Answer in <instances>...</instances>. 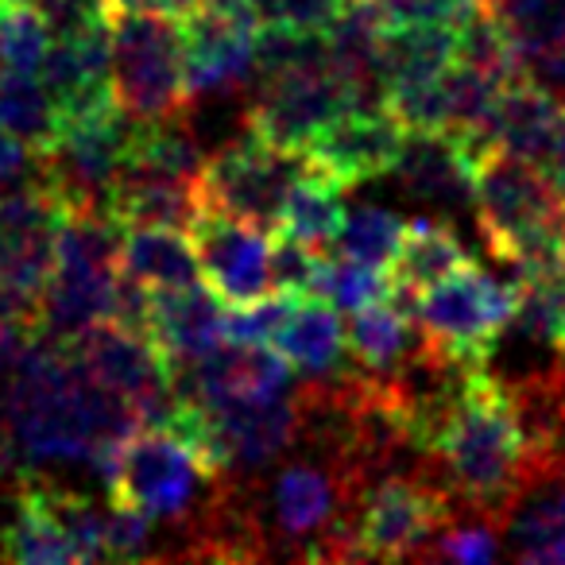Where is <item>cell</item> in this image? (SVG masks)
Returning a JSON list of instances; mask_svg holds the SVG:
<instances>
[{
    "label": "cell",
    "mask_w": 565,
    "mask_h": 565,
    "mask_svg": "<svg viewBox=\"0 0 565 565\" xmlns=\"http://www.w3.org/2000/svg\"><path fill=\"white\" fill-rule=\"evenodd\" d=\"M299 295H282L271 291L264 299L252 302H236V307L225 310V341H248V345H267L279 333L282 318L291 310V302Z\"/></svg>",
    "instance_id": "d6a6232c"
},
{
    "label": "cell",
    "mask_w": 565,
    "mask_h": 565,
    "mask_svg": "<svg viewBox=\"0 0 565 565\" xmlns=\"http://www.w3.org/2000/svg\"><path fill=\"white\" fill-rule=\"evenodd\" d=\"M102 480L113 503L174 531L202 519L225 488V472L171 426H136L117 441Z\"/></svg>",
    "instance_id": "3957f363"
},
{
    "label": "cell",
    "mask_w": 565,
    "mask_h": 565,
    "mask_svg": "<svg viewBox=\"0 0 565 565\" xmlns=\"http://www.w3.org/2000/svg\"><path fill=\"white\" fill-rule=\"evenodd\" d=\"M120 236L125 228L109 213H66L40 307V338L71 345L89 326L120 315Z\"/></svg>",
    "instance_id": "5b68a950"
},
{
    "label": "cell",
    "mask_w": 565,
    "mask_h": 565,
    "mask_svg": "<svg viewBox=\"0 0 565 565\" xmlns=\"http://www.w3.org/2000/svg\"><path fill=\"white\" fill-rule=\"evenodd\" d=\"M387 28L399 24H441L465 28L472 17L484 12V0H376Z\"/></svg>",
    "instance_id": "836d02e7"
},
{
    "label": "cell",
    "mask_w": 565,
    "mask_h": 565,
    "mask_svg": "<svg viewBox=\"0 0 565 565\" xmlns=\"http://www.w3.org/2000/svg\"><path fill=\"white\" fill-rule=\"evenodd\" d=\"M35 179H40V151L17 132L0 128V194L35 186Z\"/></svg>",
    "instance_id": "d590c367"
},
{
    "label": "cell",
    "mask_w": 565,
    "mask_h": 565,
    "mask_svg": "<svg viewBox=\"0 0 565 565\" xmlns=\"http://www.w3.org/2000/svg\"><path fill=\"white\" fill-rule=\"evenodd\" d=\"M546 171L554 174V182L565 190V105H562V128H557V143H554V156H550Z\"/></svg>",
    "instance_id": "f35d334b"
},
{
    "label": "cell",
    "mask_w": 565,
    "mask_h": 565,
    "mask_svg": "<svg viewBox=\"0 0 565 565\" xmlns=\"http://www.w3.org/2000/svg\"><path fill=\"white\" fill-rule=\"evenodd\" d=\"M403 228H407V221H403L395 210H384V205H361V210L345 213L341 233L333 244H338V252H345V256L387 267L395 259V252H399Z\"/></svg>",
    "instance_id": "4dcf8cb0"
},
{
    "label": "cell",
    "mask_w": 565,
    "mask_h": 565,
    "mask_svg": "<svg viewBox=\"0 0 565 565\" xmlns=\"http://www.w3.org/2000/svg\"><path fill=\"white\" fill-rule=\"evenodd\" d=\"M461 503L434 472H384L356 495L349 523V562H407L426 557L430 542Z\"/></svg>",
    "instance_id": "52a82bcc"
},
{
    "label": "cell",
    "mask_w": 565,
    "mask_h": 565,
    "mask_svg": "<svg viewBox=\"0 0 565 565\" xmlns=\"http://www.w3.org/2000/svg\"><path fill=\"white\" fill-rule=\"evenodd\" d=\"M140 120L105 105L86 117H71L58 125L51 148L40 151V179L63 213H105L117 179L132 159Z\"/></svg>",
    "instance_id": "ba28073f"
},
{
    "label": "cell",
    "mask_w": 565,
    "mask_h": 565,
    "mask_svg": "<svg viewBox=\"0 0 565 565\" xmlns=\"http://www.w3.org/2000/svg\"><path fill=\"white\" fill-rule=\"evenodd\" d=\"M557 128H562V105H557L554 89L523 71L495 102L492 120H488V140L492 148L546 167L554 156Z\"/></svg>",
    "instance_id": "44dd1931"
},
{
    "label": "cell",
    "mask_w": 565,
    "mask_h": 565,
    "mask_svg": "<svg viewBox=\"0 0 565 565\" xmlns=\"http://www.w3.org/2000/svg\"><path fill=\"white\" fill-rule=\"evenodd\" d=\"M531 66L542 74V82H546L550 89H565V24H562V32L531 58Z\"/></svg>",
    "instance_id": "8d00e7d4"
},
{
    "label": "cell",
    "mask_w": 565,
    "mask_h": 565,
    "mask_svg": "<svg viewBox=\"0 0 565 565\" xmlns=\"http://www.w3.org/2000/svg\"><path fill=\"white\" fill-rule=\"evenodd\" d=\"M318 299L333 302L338 315H353L361 307H372L380 299H392V275L387 267H376V264H364L356 256H326V267H322V279H318Z\"/></svg>",
    "instance_id": "f546056e"
},
{
    "label": "cell",
    "mask_w": 565,
    "mask_h": 565,
    "mask_svg": "<svg viewBox=\"0 0 565 565\" xmlns=\"http://www.w3.org/2000/svg\"><path fill=\"white\" fill-rule=\"evenodd\" d=\"M369 105L330 63L302 66L291 74L259 78L252 105L244 109V132L279 148L302 151L333 117L345 109Z\"/></svg>",
    "instance_id": "8fae6325"
},
{
    "label": "cell",
    "mask_w": 565,
    "mask_h": 565,
    "mask_svg": "<svg viewBox=\"0 0 565 565\" xmlns=\"http://www.w3.org/2000/svg\"><path fill=\"white\" fill-rule=\"evenodd\" d=\"M349 0H244L259 28H307V32H326Z\"/></svg>",
    "instance_id": "e575fe53"
},
{
    "label": "cell",
    "mask_w": 565,
    "mask_h": 565,
    "mask_svg": "<svg viewBox=\"0 0 565 565\" xmlns=\"http://www.w3.org/2000/svg\"><path fill=\"white\" fill-rule=\"evenodd\" d=\"M179 392L202 403H244V399H271L291 392V364L282 353L248 341H221L202 361L174 372Z\"/></svg>",
    "instance_id": "2e32d148"
},
{
    "label": "cell",
    "mask_w": 565,
    "mask_h": 565,
    "mask_svg": "<svg viewBox=\"0 0 565 565\" xmlns=\"http://www.w3.org/2000/svg\"><path fill=\"white\" fill-rule=\"evenodd\" d=\"M403 140H407V128L387 105H356V109L333 117L302 151L333 182L356 186V182L392 174L399 163Z\"/></svg>",
    "instance_id": "9a60e30c"
},
{
    "label": "cell",
    "mask_w": 565,
    "mask_h": 565,
    "mask_svg": "<svg viewBox=\"0 0 565 565\" xmlns=\"http://www.w3.org/2000/svg\"><path fill=\"white\" fill-rule=\"evenodd\" d=\"M519 310L515 330L531 345H542L565 361V256L519 267Z\"/></svg>",
    "instance_id": "4316f807"
},
{
    "label": "cell",
    "mask_w": 565,
    "mask_h": 565,
    "mask_svg": "<svg viewBox=\"0 0 565 565\" xmlns=\"http://www.w3.org/2000/svg\"><path fill=\"white\" fill-rule=\"evenodd\" d=\"M457 35H461V28L441 24L387 28L384 51H380V86H384V97L438 82L457 58Z\"/></svg>",
    "instance_id": "cb8c5ba5"
},
{
    "label": "cell",
    "mask_w": 565,
    "mask_h": 565,
    "mask_svg": "<svg viewBox=\"0 0 565 565\" xmlns=\"http://www.w3.org/2000/svg\"><path fill=\"white\" fill-rule=\"evenodd\" d=\"M120 271L143 291H174V287L202 282L194 241L182 228H125V236H120Z\"/></svg>",
    "instance_id": "d4e9b609"
},
{
    "label": "cell",
    "mask_w": 565,
    "mask_h": 565,
    "mask_svg": "<svg viewBox=\"0 0 565 565\" xmlns=\"http://www.w3.org/2000/svg\"><path fill=\"white\" fill-rule=\"evenodd\" d=\"M503 554V531L500 519L484 515V511H461L438 531L430 542L426 557L430 562H465V565H484Z\"/></svg>",
    "instance_id": "1f68e13d"
},
{
    "label": "cell",
    "mask_w": 565,
    "mask_h": 565,
    "mask_svg": "<svg viewBox=\"0 0 565 565\" xmlns=\"http://www.w3.org/2000/svg\"><path fill=\"white\" fill-rule=\"evenodd\" d=\"M472 213L488 252L515 271L565 256V190L531 159L488 151L477 163Z\"/></svg>",
    "instance_id": "277c9868"
},
{
    "label": "cell",
    "mask_w": 565,
    "mask_h": 565,
    "mask_svg": "<svg viewBox=\"0 0 565 565\" xmlns=\"http://www.w3.org/2000/svg\"><path fill=\"white\" fill-rule=\"evenodd\" d=\"M190 241H194L202 279L221 295V302L236 307V302L271 295V228L202 210L190 225Z\"/></svg>",
    "instance_id": "4fadbf2b"
},
{
    "label": "cell",
    "mask_w": 565,
    "mask_h": 565,
    "mask_svg": "<svg viewBox=\"0 0 565 565\" xmlns=\"http://www.w3.org/2000/svg\"><path fill=\"white\" fill-rule=\"evenodd\" d=\"M469 264H472L469 248H465L461 236H457L449 225L430 221V217L407 221L399 252H395V259L387 264V275H392V299L411 310V302H415L418 295L438 287L441 279H449V275L461 271V267H469Z\"/></svg>",
    "instance_id": "603a6c76"
},
{
    "label": "cell",
    "mask_w": 565,
    "mask_h": 565,
    "mask_svg": "<svg viewBox=\"0 0 565 565\" xmlns=\"http://www.w3.org/2000/svg\"><path fill=\"white\" fill-rule=\"evenodd\" d=\"M349 361L369 376H395L403 364L423 345V330L411 318L407 307L395 299H380L372 307L353 310V322L345 330Z\"/></svg>",
    "instance_id": "484cf974"
},
{
    "label": "cell",
    "mask_w": 565,
    "mask_h": 565,
    "mask_svg": "<svg viewBox=\"0 0 565 565\" xmlns=\"http://www.w3.org/2000/svg\"><path fill=\"white\" fill-rule=\"evenodd\" d=\"M403 190L438 210H472L477 159L449 132H407L395 163Z\"/></svg>",
    "instance_id": "d6986e66"
},
{
    "label": "cell",
    "mask_w": 565,
    "mask_h": 565,
    "mask_svg": "<svg viewBox=\"0 0 565 565\" xmlns=\"http://www.w3.org/2000/svg\"><path fill=\"white\" fill-rule=\"evenodd\" d=\"M484 12L503 28L523 66H531L565 24V0H484Z\"/></svg>",
    "instance_id": "f1b7e54d"
},
{
    "label": "cell",
    "mask_w": 565,
    "mask_h": 565,
    "mask_svg": "<svg viewBox=\"0 0 565 565\" xmlns=\"http://www.w3.org/2000/svg\"><path fill=\"white\" fill-rule=\"evenodd\" d=\"M503 554L526 565H565V454H534L500 515Z\"/></svg>",
    "instance_id": "5bb4252c"
},
{
    "label": "cell",
    "mask_w": 565,
    "mask_h": 565,
    "mask_svg": "<svg viewBox=\"0 0 565 565\" xmlns=\"http://www.w3.org/2000/svg\"><path fill=\"white\" fill-rule=\"evenodd\" d=\"M143 333L156 341V349L171 361L174 372L186 369L225 341L221 295L205 279L174 287V291H148Z\"/></svg>",
    "instance_id": "e0dca14e"
},
{
    "label": "cell",
    "mask_w": 565,
    "mask_h": 565,
    "mask_svg": "<svg viewBox=\"0 0 565 565\" xmlns=\"http://www.w3.org/2000/svg\"><path fill=\"white\" fill-rule=\"evenodd\" d=\"M341 182H333L326 171H318L315 163L299 174V182L291 186L287 202L279 213V228L287 236L315 244V248H330L341 233L345 221V202H341Z\"/></svg>",
    "instance_id": "83f0119b"
},
{
    "label": "cell",
    "mask_w": 565,
    "mask_h": 565,
    "mask_svg": "<svg viewBox=\"0 0 565 565\" xmlns=\"http://www.w3.org/2000/svg\"><path fill=\"white\" fill-rule=\"evenodd\" d=\"M109 82L117 109L140 125L182 120L190 105L186 66H182V28H174L167 12L113 9Z\"/></svg>",
    "instance_id": "8992f818"
},
{
    "label": "cell",
    "mask_w": 565,
    "mask_h": 565,
    "mask_svg": "<svg viewBox=\"0 0 565 565\" xmlns=\"http://www.w3.org/2000/svg\"><path fill=\"white\" fill-rule=\"evenodd\" d=\"M113 9H151V12H167V17H186L190 9H198L202 0H109Z\"/></svg>",
    "instance_id": "74e56055"
},
{
    "label": "cell",
    "mask_w": 565,
    "mask_h": 565,
    "mask_svg": "<svg viewBox=\"0 0 565 565\" xmlns=\"http://www.w3.org/2000/svg\"><path fill=\"white\" fill-rule=\"evenodd\" d=\"M515 310L519 282L495 279L477 264L454 271L411 302V318L418 322L423 338L465 364L492 361L495 345L515 322Z\"/></svg>",
    "instance_id": "9c48e42d"
},
{
    "label": "cell",
    "mask_w": 565,
    "mask_h": 565,
    "mask_svg": "<svg viewBox=\"0 0 565 565\" xmlns=\"http://www.w3.org/2000/svg\"><path fill=\"white\" fill-rule=\"evenodd\" d=\"M361 488V472L322 446L275 465L271 480L256 495L244 492L259 554L282 550L315 562H349V523Z\"/></svg>",
    "instance_id": "7a4b0ae2"
},
{
    "label": "cell",
    "mask_w": 565,
    "mask_h": 565,
    "mask_svg": "<svg viewBox=\"0 0 565 565\" xmlns=\"http://www.w3.org/2000/svg\"><path fill=\"white\" fill-rule=\"evenodd\" d=\"M40 82L55 102L58 120L86 117V113H97L105 105H117L109 82V24L71 35H51Z\"/></svg>",
    "instance_id": "ac0fdd59"
},
{
    "label": "cell",
    "mask_w": 565,
    "mask_h": 565,
    "mask_svg": "<svg viewBox=\"0 0 565 565\" xmlns=\"http://www.w3.org/2000/svg\"><path fill=\"white\" fill-rule=\"evenodd\" d=\"M17 508L12 519L0 526V562L17 565H66L82 562L78 546L66 534L55 503L47 495V472L24 469L17 472Z\"/></svg>",
    "instance_id": "ffe728a7"
},
{
    "label": "cell",
    "mask_w": 565,
    "mask_h": 565,
    "mask_svg": "<svg viewBox=\"0 0 565 565\" xmlns=\"http://www.w3.org/2000/svg\"><path fill=\"white\" fill-rule=\"evenodd\" d=\"M256 32L248 9L198 4L182 20V66L190 97H217L256 78Z\"/></svg>",
    "instance_id": "7c38bea8"
},
{
    "label": "cell",
    "mask_w": 565,
    "mask_h": 565,
    "mask_svg": "<svg viewBox=\"0 0 565 565\" xmlns=\"http://www.w3.org/2000/svg\"><path fill=\"white\" fill-rule=\"evenodd\" d=\"M310 167L307 151L279 148L244 132L241 140L217 148L202 167V210L256 221L264 228L279 225L282 202Z\"/></svg>",
    "instance_id": "30bf717a"
},
{
    "label": "cell",
    "mask_w": 565,
    "mask_h": 565,
    "mask_svg": "<svg viewBox=\"0 0 565 565\" xmlns=\"http://www.w3.org/2000/svg\"><path fill=\"white\" fill-rule=\"evenodd\" d=\"M275 345L291 369L307 372L310 380H333L353 364L338 307L318 299V295H299L291 302L279 333H275Z\"/></svg>",
    "instance_id": "7402d4cb"
},
{
    "label": "cell",
    "mask_w": 565,
    "mask_h": 565,
    "mask_svg": "<svg viewBox=\"0 0 565 565\" xmlns=\"http://www.w3.org/2000/svg\"><path fill=\"white\" fill-rule=\"evenodd\" d=\"M32 4H35V0H32Z\"/></svg>",
    "instance_id": "60d3db41"
},
{
    "label": "cell",
    "mask_w": 565,
    "mask_h": 565,
    "mask_svg": "<svg viewBox=\"0 0 565 565\" xmlns=\"http://www.w3.org/2000/svg\"><path fill=\"white\" fill-rule=\"evenodd\" d=\"M202 4H221V9H244V0H202Z\"/></svg>",
    "instance_id": "ab89813d"
},
{
    "label": "cell",
    "mask_w": 565,
    "mask_h": 565,
    "mask_svg": "<svg viewBox=\"0 0 565 565\" xmlns=\"http://www.w3.org/2000/svg\"><path fill=\"white\" fill-rule=\"evenodd\" d=\"M426 461L441 488L461 503V511L503 515L531 465V446L508 384L488 369V361L461 372Z\"/></svg>",
    "instance_id": "6da1fadb"
}]
</instances>
